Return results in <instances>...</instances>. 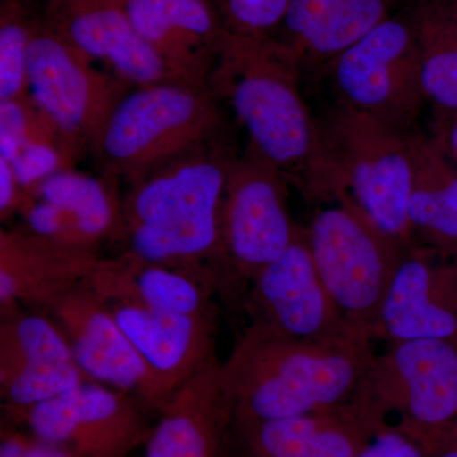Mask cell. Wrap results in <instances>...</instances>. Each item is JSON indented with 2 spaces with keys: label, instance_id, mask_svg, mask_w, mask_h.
<instances>
[{
  "label": "cell",
  "instance_id": "1",
  "mask_svg": "<svg viewBox=\"0 0 457 457\" xmlns=\"http://www.w3.org/2000/svg\"><path fill=\"white\" fill-rule=\"evenodd\" d=\"M302 71L278 38L227 31L210 87L245 129L246 147L278 168L306 203L319 206L332 197L318 116L303 98Z\"/></svg>",
  "mask_w": 457,
  "mask_h": 457
},
{
  "label": "cell",
  "instance_id": "2",
  "mask_svg": "<svg viewBox=\"0 0 457 457\" xmlns=\"http://www.w3.org/2000/svg\"><path fill=\"white\" fill-rule=\"evenodd\" d=\"M371 339H297L253 323L220 363L228 411L253 427L348 404L374 360Z\"/></svg>",
  "mask_w": 457,
  "mask_h": 457
},
{
  "label": "cell",
  "instance_id": "3",
  "mask_svg": "<svg viewBox=\"0 0 457 457\" xmlns=\"http://www.w3.org/2000/svg\"><path fill=\"white\" fill-rule=\"evenodd\" d=\"M237 154L228 135L129 185L122 198L128 252L200 279L209 267L227 270L221 204Z\"/></svg>",
  "mask_w": 457,
  "mask_h": 457
},
{
  "label": "cell",
  "instance_id": "4",
  "mask_svg": "<svg viewBox=\"0 0 457 457\" xmlns=\"http://www.w3.org/2000/svg\"><path fill=\"white\" fill-rule=\"evenodd\" d=\"M228 135L221 101L212 87L149 84L134 87L119 102L93 153L102 176L129 186Z\"/></svg>",
  "mask_w": 457,
  "mask_h": 457
},
{
  "label": "cell",
  "instance_id": "5",
  "mask_svg": "<svg viewBox=\"0 0 457 457\" xmlns=\"http://www.w3.org/2000/svg\"><path fill=\"white\" fill-rule=\"evenodd\" d=\"M318 123L332 201L345 195L394 242L417 246L408 219L417 130H399L338 99Z\"/></svg>",
  "mask_w": 457,
  "mask_h": 457
},
{
  "label": "cell",
  "instance_id": "6",
  "mask_svg": "<svg viewBox=\"0 0 457 457\" xmlns=\"http://www.w3.org/2000/svg\"><path fill=\"white\" fill-rule=\"evenodd\" d=\"M319 276L345 323L370 337L404 248L384 234L348 196L319 204L305 227Z\"/></svg>",
  "mask_w": 457,
  "mask_h": 457
},
{
  "label": "cell",
  "instance_id": "7",
  "mask_svg": "<svg viewBox=\"0 0 457 457\" xmlns=\"http://www.w3.org/2000/svg\"><path fill=\"white\" fill-rule=\"evenodd\" d=\"M336 99L403 131L427 104L413 7L399 9L326 66Z\"/></svg>",
  "mask_w": 457,
  "mask_h": 457
},
{
  "label": "cell",
  "instance_id": "8",
  "mask_svg": "<svg viewBox=\"0 0 457 457\" xmlns=\"http://www.w3.org/2000/svg\"><path fill=\"white\" fill-rule=\"evenodd\" d=\"M134 87L101 71L44 20L35 21L29 59L33 101L75 143L93 152L119 102Z\"/></svg>",
  "mask_w": 457,
  "mask_h": 457
},
{
  "label": "cell",
  "instance_id": "9",
  "mask_svg": "<svg viewBox=\"0 0 457 457\" xmlns=\"http://www.w3.org/2000/svg\"><path fill=\"white\" fill-rule=\"evenodd\" d=\"M290 180L246 147L231 164L222 196L220 234L227 272L249 282L299 234L288 207Z\"/></svg>",
  "mask_w": 457,
  "mask_h": 457
},
{
  "label": "cell",
  "instance_id": "10",
  "mask_svg": "<svg viewBox=\"0 0 457 457\" xmlns=\"http://www.w3.org/2000/svg\"><path fill=\"white\" fill-rule=\"evenodd\" d=\"M366 420L396 409L409 425H444L457 413V347L444 339L393 343L375 356L351 400Z\"/></svg>",
  "mask_w": 457,
  "mask_h": 457
},
{
  "label": "cell",
  "instance_id": "11",
  "mask_svg": "<svg viewBox=\"0 0 457 457\" xmlns=\"http://www.w3.org/2000/svg\"><path fill=\"white\" fill-rule=\"evenodd\" d=\"M137 400L121 390L88 381L17 414L33 437L64 447L78 457H123L146 442L152 432Z\"/></svg>",
  "mask_w": 457,
  "mask_h": 457
},
{
  "label": "cell",
  "instance_id": "12",
  "mask_svg": "<svg viewBox=\"0 0 457 457\" xmlns=\"http://www.w3.org/2000/svg\"><path fill=\"white\" fill-rule=\"evenodd\" d=\"M96 294L145 363L152 381L150 408L161 411L183 385L215 362L212 312L171 314L119 295Z\"/></svg>",
  "mask_w": 457,
  "mask_h": 457
},
{
  "label": "cell",
  "instance_id": "13",
  "mask_svg": "<svg viewBox=\"0 0 457 457\" xmlns=\"http://www.w3.org/2000/svg\"><path fill=\"white\" fill-rule=\"evenodd\" d=\"M42 20L84 55L104 62L132 87L201 84L171 65L141 37L121 0H49Z\"/></svg>",
  "mask_w": 457,
  "mask_h": 457
},
{
  "label": "cell",
  "instance_id": "14",
  "mask_svg": "<svg viewBox=\"0 0 457 457\" xmlns=\"http://www.w3.org/2000/svg\"><path fill=\"white\" fill-rule=\"evenodd\" d=\"M251 285L249 308L253 323L311 341L357 332L345 323L319 276L305 227Z\"/></svg>",
  "mask_w": 457,
  "mask_h": 457
},
{
  "label": "cell",
  "instance_id": "15",
  "mask_svg": "<svg viewBox=\"0 0 457 457\" xmlns=\"http://www.w3.org/2000/svg\"><path fill=\"white\" fill-rule=\"evenodd\" d=\"M2 317L0 393L14 413L90 381L53 318L20 309Z\"/></svg>",
  "mask_w": 457,
  "mask_h": 457
},
{
  "label": "cell",
  "instance_id": "16",
  "mask_svg": "<svg viewBox=\"0 0 457 457\" xmlns=\"http://www.w3.org/2000/svg\"><path fill=\"white\" fill-rule=\"evenodd\" d=\"M47 311L90 381L130 394L150 408L152 381L145 363L88 281Z\"/></svg>",
  "mask_w": 457,
  "mask_h": 457
},
{
  "label": "cell",
  "instance_id": "17",
  "mask_svg": "<svg viewBox=\"0 0 457 457\" xmlns=\"http://www.w3.org/2000/svg\"><path fill=\"white\" fill-rule=\"evenodd\" d=\"M104 258L95 249L65 245L31 230L0 231V309H49L62 295L86 284Z\"/></svg>",
  "mask_w": 457,
  "mask_h": 457
},
{
  "label": "cell",
  "instance_id": "18",
  "mask_svg": "<svg viewBox=\"0 0 457 457\" xmlns=\"http://www.w3.org/2000/svg\"><path fill=\"white\" fill-rule=\"evenodd\" d=\"M456 269L433 266L420 246L405 251L385 297L376 336L392 343L457 337Z\"/></svg>",
  "mask_w": 457,
  "mask_h": 457
},
{
  "label": "cell",
  "instance_id": "19",
  "mask_svg": "<svg viewBox=\"0 0 457 457\" xmlns=\"http://www.w3.org/2000/svg\"><path fill=\"white\" fill-rule=\"evenodd\" d=\"M137 31L195 82L210 86L216 50L225 35L212 0H121Z\"/></svg>",
  "mask_w": 457,
  "mask_h": 457
},
{
  "label": "cell",
  "instance_id": "20",
  "mask_svg": "<svg viewBox=\"0 0 457 457\" xmlns=\"http://www.w3.org/2000/svg\"><path fill=\"white\" fill-rule=\"evenodd\" d=\"M402 4L404 0H290L275 37L300 68H326Z\"/></svg>",
  "mask_w": 457,
  "mask_h": 457
},
{
  "label": "cell",
  "instance_id": "21",
  "mask_svg": "<svg viewBox=\"0 0 457 457\" xmlns=\"http://www.w3.org/2000/svg\"><path fill=\"white\" fill-rule=\"evenodd\" d=\"M230 414L218 361L195 375L161 409L145 442V457H216Z\"/></svg>",
  "mask_w": 457,
  "mask_h": 457
},
{
  "label": "cell",
  "instance_id": "22",
  "mask_svg": "<svg viewBox=\"0 0 457 457\" xmlns=\"http://www.w3.org/2000/svg\"><path fill=\"white\" fill-rule=\"evenodd\" d=\"M414 245L457 252V164L435 137L413 135V183L408 206Z\"/></svg>",
  "mask_w": 457,
  "mask_h": 457
},
{
  "label": "cell",
  "instance_id": "23",
  "mask_svg": "<svg viewBox=\"0 0 457 457\" xmlns=\"http://www.w3.org/2000/svg\"><path fill=\"white\" fill-rule=\"evenodd\" d=\"M96 293L119 295L155 309L180 315L212 312L203 279L163 264L150 263L126 252L104 258L88 279Z\"/></svg>",
  "mask_w": 457,
  "mask_h": 457
},
{
  "label": "cell",
  "instance_id": "24",
  "mask_svg": "<svg viewBox=\"0 0 457 457\" xmlns=\"http://www.w3.org/2000/svg\"><path fill=\"white\" fill-rule=\"evenodd\" d=\"M252 427L254 457H356L362 418L351 404Z\"/></svg>",
  "mask_w": 457,
  "mask_h": 457
},
{
  "label": "cell",
  "instance_id": "25",
  "mask_svg": "<svg viewBox=\"0 0 457 457\" xmlns=\"http://www.w3.org/2000/svg\"><path fill=\"white\" fill-rule=\"evenodd\" d=\"M117 185L102 174L93 177L71 168L25 189V194L60 207L73 221L83 245L97 251L104 240L123 239L125 234L123 204Z\"/></svg>",
  "mask_w": 457,
  "mask_h": 457
},
{
  "label": "cell",
  "instance_id": "26",
  "mask_svg": "<svg viewBox=\"0 0 457 457\" xmlns=\"http://www.w3.org/2000/svg\"><path fill=\"white\" fill-rule=\"evenodd\" d=\"M413 12L426 102L441 121L457 119V7L418 0Z\"/></svg>",
  "mask_w": 457,
  "mask_h": 457
},
{
  "label": "cell",
  "instance_id": "27",
  "mask_svg": "<svg viewBox=\"0 0 457 457\" xmlns=\"http://www.w3.org/2000/svg\"><path fill=\"white\" fill-rule=\"evenodd\" d=\"M35 21L25 4H0V101L25 98L29 92V59Z\"/></svg>",
  "mask_w": 457,
  "mask_h": 457
},
{
  "label": "cell",
  "instance_id": "28",
  "mask_svg": "<svg viewBox=\"0 0 457 457\" xmlns=\"http://www.w3.org/2000/svg\"><path fill=\"white\" fill-rule=\"evenodd\" d=\"M225 29L245 37H275L290 0H216Z\"/></svg>",
  "mask_w": 457,
  "mask_h": 457
},
{
  "label": "cell",
  "instance_id": "29",
  "mask_svg": "<svg viewBox=\"0 0 457 457\" xmlns=\"http://www.w3.org/2000/svg\"><path fill=\"white\" fill-rule=\"evenodd\" d=\"M0 457H78L64 447L55 446L38 438L20 433H2Z\"/></svg>",
  "mask_w": 457,
  "mask_h": 457
},
{
  "label": "cell",
  "instance_id": "30",
  "mask_svg": "<svg viewBox=\"0 0 457 457\" xmlns=\"http://www.w3.org/2000/svg\"><path fill=\"white\" fill-rule=\"evenodd\" d=\"M356 457H425L411 438L396 431H383L363 445Z\"/></svg>",
  "mask_w": 457,
  "mask_h": 457
},
{
  "label": "cell",
  "instance_id": "31",
  "mask_svg": "<svg viewBox=\"0 0 457 457\" xmlns=\"http://www.w3.org/2000/svg\"><path fill=\"white\" fill-rule=\"evenodd\" d=\"M25 189L7 159L0 156V216L2 220L20 212Z\"/></svg>",
  "mask_w": 457,
  "mask_h": 457
},
{
  "label": "cell",
  "instance_id": "32",
  "mask_svg": "<svg viewBox=\"0 0 457 457\" xmlns=\"http://www.w3.org/2000/svg\"><path fill=\"white\" fill-rule=\"evenodd\" d=\"M433 137L440 141L445 152L457 164V119L441 121L438 131Z\"/></svg>",
  "mask_w": 457,
  "mask_h": 457
},
{
  "label": "cell",
  "instance_id": "33",
  "mask_svg": "<svg viewBox=\"0 0 457 457\" xmlns=\"http://www.w3.org/2000/svg\"><path fill=\"white\" fill-rule=\"evenodd\" d=\"M438 2L446 3V4L456 5L457 7V0H438Z\"/></svg>",
  "mask_w": 457,
  "mask_h": 457
},
{
  "label": "cell",
  "instance_id": "34",
  "mask_svg": "<svg viewBox=\"0 0 457 457\" xmlns=\"http://www.w3.org/2000/svg\"><path fill=\"white\" fill-rule=\"evenodd\" d=\"M2 2H17L22 3V4H26V3L32 2V0H2Z\"/></svg>",
  "mask_w": 457,
  "mask_h": 457
},
{
  "label": "cell",
  "instance_id": "35",
  "mask_svg": "<svg viewBox=\"0 0 457 457\" xmlns=\"http://www.w3.org/2000/svg\"><path fill=\"white\" fill-rule=\"evenodd\" d=\"M441 457H457V451H453V453H445Z\"/></svg>",
  "mask_w": 457,
  "mask_h": 457
}]
</instances>
